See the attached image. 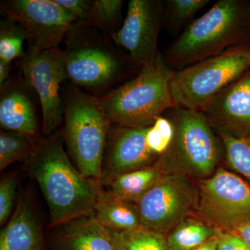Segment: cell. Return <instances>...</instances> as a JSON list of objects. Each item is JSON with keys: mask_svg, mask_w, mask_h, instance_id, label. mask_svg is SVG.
<instances>
[{"mask_svg": "<svg viewBox=\"0 0 250 250\" xmlns=\"http://www.w3.org/2000/svg\"><path fill=\"white\" fill-rule=\"evenodd\" d=\"M49 229L51 250H118L113 231L104 228L93 215Z\"/></svg>", "mask_w": 250, "mask_h": 250, "instance_id": "obj_15", "label": "cell"}, {"mask_svg": "<svg viewBox=\"0 0 250 250\" xmlns=\"http://www.w3.org/2000/svg\"><path fill=\"white\" fill-rule=\"evenodd\" d=\"M5 18L22 26L29 47L41 50L57 48L78 21L54 0L3 1Z\"/></svg>", "mask_w": 250, "mask_h": 250, "instance_id": "obj_11", "label": "cell"}, {"mask_svg": "<svg viewBox=\"0 0 250 250\" xmlns=\"http://www.w3.org/2000/svg\"><path fill=\"white\" fill-rule=\"evenodd\" d=\"M200 111L218 136L250 134V67Z\"/></svg>", "mask_w": 250, "mask_h": 250, "instance_id": "obj_13", "label": "cell"}, {"mask_svg": "<svg viewBox=\"0 0 250 250\" xmlns=\"http://www.w3.org/2000/svg\"><path fill=\"white\" fill-rule=\"evenodd\" d=\"M18 188V179L16 176L6 177L0 184V224L4 225L12 212L16 190Z\"/></svg>", "mask_w": 250, "mask_h": 250, "instance_id": "obj_28", "label": "cell"}, {"mask_svg": "<svg viewBox=\"0 0 250 250\" xmlns=\"http://www.w3.org/2000/svg\"><path fill=\"white\" fill-rule=\"evenodd\" d=\"M193 250H217L216 236Z\"/></svg>", "mask_w": 250, "mask_h": 250, "instance_id": "obj_33", "label": "cell"}, {"mask_svg": "<svg viewBox=\"0 0 250 250\" xmlns=\"http://www.w3.org/2000/svg\"><path fill=\"white\" fill-rule=\"evenodd\" d=\"M163 175L162 170L154 163L153 165L117 176L108 182V191L122 200L137 204Z\"/></svg>", "mask_w": 250, "mask_h": 250, "instance_id": "obj_19", "label": "cell"}, {"mask_svg": "<svg viewBox=\"0 0 250 250\" xmlns=\"http://www.w3.org/2000/svg\"><path fill=\"white\" fill-rule=\"evenodd\" d=\"M167 117L174 132L170 147L155 162L163 173L200 180L213 175L225 159V148L203 113L175 106L167 111Z\"/></svg>", "mask_w": 250, "mask_h": 250, "instance_id": "obj_5", "label": "cell"}, {"mask_svg": "<svg viewBox=\"0 0 250 250\" xmlns=\"http://www.w3.org/2000/svg\"><path fill=\"white\" fill-rule=\"evenodd\" d=\"M62 136L56 133L38 143L31 155L29 170L37 181L50 213L49 228L73 219L93 215L97 195L103 183L88 178L69 159Z\"/></svg>", "mask_w": 250, "mask_h": 250, "instance_id": "obj_1", "label": "cell"}, {"mask_svg": "<svg viewBox=\"0 0 250 250\" xmlns=\"http://www.w3.org/2000/svg\"><path fill=\"white\" fill-rule=\"evenodd\" d=\"M219 229L205 220L189 217L166 235L168 250H193L216 236Z\"/></svg>", "mask_w": 250, "mask_h": 250, "instance_id": "obj_20", "label": "cell"}, {"mask_svg": "<svg viewBox=\"0 0 250 250\" xmlns=\"http://www.w3.org/2000/svg\"><path fill=\"white\" fill-rule=\"evenodd\" d=\"M250 67V47H233L193 65L174 70L171 93L176 106L201 111Z\"/></svg>", "mask_w": 250, "mask_h": 250, "instance_id": "obj_7", "label": "cell"}, {"mask_svg": "<svg viewBox=\"0 0 250 250\" xmlns=\"http://www.w3.org/2000/svg\"><path fill=\"white\" fill-rule=\"evenodd\" d=\"M124 1L122 0H96L87 21V24L105 35L111 36L120 29Z\"/></svg>", "mask_w": 250, "mask_h": 250, "instance_id": "obj_21", "label": "cell"}, {"mask_svg": "<svg viewBox=\"0 0 250 250\" xmlns=\"http://www.w3.org/2000/svg\"><path fill=\"white\" fill-rule=\"evenodd\" d=\"M209 2L208 0H167L165 21L171 28L178 30Z\"/></svg>", "mask_w": 250, "mask_h": 250, "instance_id": "obj_26", "label": "cell"}, {"mask_svg": "<svg viewBox=\"0 0 250 250\" xmlns=\"http://www.w3.org/2000/svg\"><path fill=\"white\" fill-rule=\"evenodd\" d=\"M148 127L111 125L104 156L105 165L102 183H108L117 176L153 165L157 161L159 157L149 150L146 142Z\"/></svg>", "mask_w": 250, "mask_h": 250, "instance_id": "obj_14", "label": "cell"}, {"mask_svg": "<svg viewBox=\"0 0 250 250\" xmlns=\"http://www.w3.org/2000/svg\"><path fill=\"white\" fill-rule=\"evenodd\" d=\"M216 248L217 250H250V247L234 231L220 229L216 234Z\"/></svg>", "mask_w": 250, "mask_h": 250, "instance_id": "obj_29", "label": "cell"}, {"mask_svg": "<svg viewBox=\"0 0 250 250\" xmlns=\"http://www.w3.org/2000/svg\"><path fill=\"white\" fill-rule=\"evenodd\" d=\"M0 250H45L37 216L25 197H19L14 214L1 229Z\"/></svg>", "mask_w": 250, "mask_h": 250, "instance_id": "obj_17", "label": "cell"}, {"mask_svg": "<svg viewBox=\"0 0 250 250\" xmlns=\"http://www.w3.org/2000/svg\"><path fill=\"white\" fill-rule=\"evenodd\" d=\"M200 190L182 174H164L136 204L143 228L164 235L196 213Z\"/></svg>", "mask_w": 250, "mask_h": 250, "instance_id": "obj_8", "label": "cell"}, {"mask_svg": "<svg viewBox=\"0 0 250 250\" xmlns=\"http://www.w3.org/2000/svg\"><path fill=\"white\" fill-rule=\"evenodd\" d=\"M11 64L0 60V85L7 82L11 71Z\"/></svg>", "mask_w": 250, "mask_h": 250, "instance_id": "obj_31", "label": "cell"}, {"mask_svg": "<svg viewBox=\"0 0 250 250\" xmlns=\"http://www.w3.org/2000/svg\"><path fill=\"white\" fill-rule=\"evenodd\" d=\"M64 42L62 55L67 80L96 97L113 90L127 75L130 64L136 65L114 47L110 36L83 21L74 24Z\"/></svg>", "mask_w": 250, "mask_h": 250, "instance_id": "obj_3", "label": "cell"}, {"mask_svg": "<svg viewBox=\"0 0 250 250\" xmlns=\"http://www.w3.org/2000/svg\"><path fill=\"white\" fill-rule=\"evenodd\" d=\"M173 72L159 52L154 63L142 67L137 76L98 97L111 124L147 127L175 107L170 88Z\"/></svg>", "mask_w": 250, "mask_h": 250, "instance_id": "obj_4", "label": "cell"}, {"mask_svg": "<svg viewBox=\"0 0 250 250\" xmlns=\"http://www.w3.org/2000/svg\"><path fill=\"white\" fill-rule=\"evenodd\" d=\"M232 231H234L238 236H241L247 244L250 247V222L241 225V227Z\"/></svg>", "mask_w": 250, "mask_h": 250, "instance_id": "obj_32", "label": "cell"}, {"mask_svg": "<svg viewBox=\"0 0 250 250\" xmlns=\"http://www.w3.org/2000/svg\"><path fill=\"white\" fill-rule=\"evenodd\" d=\"M94 217L113 232H129L143 228L136 204L122 200L103 186L97 195Z\"/></svg>", "mask_w": 250, "mask_h": 250, "instance_id": "obj_18", "label": "cell"}, {"mask_svg": "<svg viewBox=\"0 0 250 250\" xmlns=\"http://www.w3.org/2000/svg\"><path fill=\"white\" fill-rule=\"evenodd\" d=\"M21 70L28 86L37 94L42 114V134L49 135L63 120L61 84L67 80L62 50L28 47L21 59Z\"/></svg>", "mask_w": 250, "mask_h": 250, "instance_id": "obj_10", "label": "cell"}, {"mask_svg": "<svg viewBox=\"0 0 250 250\" xmlns=\"http://www.w3.org/2000/svg\"><path fill=\"white\" fill-rule=\"evenodd\" d=\"M219 136L223 141L229 167L250 184V134L240 138Z\"/></svg>", "mask_w": 250, "mask_h": 250, "instance_id": "obj_24", "label": "cell"}, {"mask_svg": "<svg viewBox=\"0 0 250 250\" xmlns=\"http://www.w3.org/2000/svg\"><path fill=\"white\" fill-rule=\"evenodd\" d=\"M113 233L118 250H168L166 235L147 229Z\"/></svg>", "mask_w": 250, "mask_h": 250, "instance_id": "obj_25", "label": "cell"}, {"mask_svg": "<svg viewBox=\"0 0 250 250\" xmlns=\"http://www.w3.org/2000/svg\"><path fill=\"white\" fill-rule=\"evenodd\" d=\"M0 125L2 130L36 139L38 121L25 88L7 81L1 86Z\"/></svg>", "mask_w": 250, "mask_h": 250, "instance_id": "obj_16", "label": "cell"}, {"mask_svg": "<svg viewBox=\"0 0 250 250\" xmlns=\"http://www.w3.org/2000/svg\"><path fill=\"white\" fill-rule=\"evenodd\" d=\"M165 22V1L131 0L124 22L111 36L118 47L127 51L140 69L152 65L159 54L158 41Z\"/></svg>", "mask_w": 250, "mask_h": 250, "instance_id": "obj_12", "label": "cell"}, {"mask_svg": "<svg viewBox=\"0 0 250 250\" xmlns=\"http://www.w3.org/2000/svg\"><path fill=\"white\" fill-rule=\"evenodd\" d=\"M27 41L25 31L18 23L5 18L0 22V60L11 63L22 59L25 52L24 42Z\"/></svg>", "mask_w": 250, "mask_h": 250, "instance_id": "obj_23", "label": "cell"}, {"mask_svg": "<svg viewBox=\"0 0 250 250\" xmlns=\"http://www.w3.org/2000/svg\"><path fill=\"white\" fill-rule=\"evenodd\" d=\"M174 126L167 116H159L149 126L146 142L149 150L158 157L163 155L170 147L174 136Z\"/></svg>", "mask_w": 250, "mask_h": 250, "instance_id": "obj_27", "label": "cell"}, {"mask_svg": "<svg viewBox=\"0 0 250 250\" xmlns=\"http://www.w3.org/2000/svg\"><path fill=\"white\" fill-rule=\"evenodd\" d=\"M250 32V6L241 0H219L186 28L163 54L167 65L182 70L245 45Z\"/></svg>", "mask_w": 250, "mask_h": 250, "instance_id": "obj_2", "label": "cell"}, {"mask_svg": "<svg viewBox=\"0 0 250 250\" xmlns=\"http://www.w3.org/2000/svg\"><path fill=\"white\" fill-rule=\"evenodd\" d=\"M199 218L215 228L234 231L250 222V184L241 176L218 167L200 180Z\"/></svg>", "mask_w": 250, "mask_h": 250, "instance_id": "obj_9", "label": "cell"}, {"mask_svg": "<svg viewBox=\"0 0 250 250\" xmlns=\"http://www.w3.org/2000/svg\"><path fill=\"white\" fill-rule=\"evenodd\" d=\"M36 139L5 131L0 132V170L16 161L31 156L37 147Z\"/></svg>", "mask_w": 250, "mask_h": 250, "instance_id": "obj_22", "label": "cell"}, {"mask_svg": "<svg viewBox=\"0 0 250 250\" xmlns=\"http://www.w3.org/2000/svg\"><path fill=\"white\" fill-rule=\"evenodd\" d=\"M62 139L81 173L102 182L103 161L111 122L98 97L74 85L63 103Z\"/></svg>", "mask_w": 250, "mask_h": 250, "instance_id": "obj_6", "label": "cell"}, {"mask_svg": "<svg viewBox=\"0 0 250 250\" xmlns=\"http://www.w3.org/2000/svg\"><path fill=\"white\" fill-rule=\"evenodd\" d=\"M57 4L66 10L77 21L87 22L93 1L90 0H54Z\"/></svg>", "mask_w": 250, "mask_h": 250, "instance_id": "obj_30", "label": "cell"}]
</instances>
